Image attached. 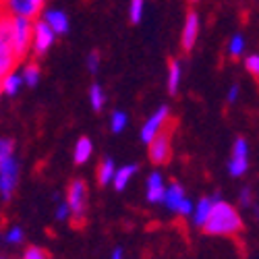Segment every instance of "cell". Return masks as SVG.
<instances>
[{
	"label": "cell",
	"mask_w": 259,
	"mask_h": 259,
	"mask_svg": "<svg viewBox=\"0 0 259 259\" xmlns=\"http://www.w3.org/2000/svg\"><path fill=\"white\" fill-rule=\"evenodd\" d=\"M213 205L209 211V218L203 230L211 236H234L243 230V218L239 209L230 205L228 201L220 199V195H213Z\"/></svg>",
	"instance_id": "cell-1"
},
{
	"label": "cell",
	"mask_w": 259,
	"mask_h": 259,
	"mask_svg": "<svg viewBox=\"0 0 259 259\" xmlns=\"http://www.w3.org/2000/svg\"><path fill=\"white\" fill-rule=\"evenodd\" d=\"M21 177V166L15 156V143L13 139L5 137L0 139V197L9 201L13 193L17 191Z\"/></svg>",
	"instance_id": "cell-2"
},
{
	"label": "cell",
	"mask_w": 259,
	"mask_h": 259,
	"mask_svg": "<svg viewBox=\"0 0 259 259\" xmlns=\"http://www.w3.org/2000/svg\"><path fill=\"white\" fill-rule=\"evenodd\" d=\"M31 31H33V21L11 17L9 46H11L13 54L17 56V60H21L31 52Z\"/></svg>",
	"instance_id": "cell-3"
},
{
	"label": "cell",
	"mask_w": 259,
	"mask_h": 259,
	"mask_svg": "<svg viewBox=\"0 0 259 259\" xmlns=\"http://www.w3.org/2000/svg\"><path fill=\"white\" fill-rule=\"evenodd\" d=\"M67 205L71 211V218L75 220V224H83L85 213H88V185L81 179H75L69 185L67 191Z\"/></svg>",
	"instance_id": "cell-4"
},
{
	"label": "cell",
	"mask_w": 259,
	"mask_h": 259,
	"mask_svg": "<svg viewBox=\"0 0 259 259\" xmlns=\"http://www.w3.org/2000/svg\"><path fill=\"white\" fill-rule=\"evenodd\" d=\"M44 3L46 0H3L0 5H3V13L9 17L35 21L44 11Z\"/></svg>",
	"instance_id": "cell-5"
},
{
	"label": "cell",
	"mask_w": 259,
	"mask_h": 259,
	"mask_svg": "<svg viewBox=\"0 0 259 259\" xmlns=\"http://www.w3.org/2000/svg\"><path fill=\"white\" fill-rule=\"evenodd\" d=\"M168 120H170V110H168V106H160L158 110H156L154 114H149V118L143 122L141 133H139L141 141H143L145 145H147V143H152L160 133H164V128H166Z\"/></svg>",
	"instance_id": "cell-6"
},
{
	"label": "cell",
	"mask_w": 259,
	"mask_h": 259,
	"mask_svg": "<svg viewBox=\"0 0 259 259\" xmlns=\"http://www.w3.org/2000/svg\"><path fill=\"white\" fill-rule=\"evenodd\" d=\"M54 31L44 23L41 19L33 21V31H31V50L35 56H44L54 46Z\"/></svg>",
	"instance_id": "cell-7"
},
{
	"label": "cell",
	"mask_w": 259,
	"mask_h": 259,
	"mask_svg": "<svg viewBox=\"0 0 259 259\" xmlns=\"http://www.w3.org/2000/svg\"><path fill=\"white\" fill-rule=\"evenodd\" d=\"M149 162L152 164H166L170 160V137L168 133H160L152 143H147Z\"/></svg>",
	"instance_id": "cell-8"
},
{
	"label": "cell",
	"mask_w": 259,
	"mask_h": 259,
	"mask_svg": "<svg viewBox=\"0 0 259 259\" xmlns=\"http://www.w3.org/2000/svg\"><path fill=\"white\" fill-rule=\"evenodd\" d=\"M199 37V15L197 13H189L185 19V25H183V33H181V44L185 50H191L195 46V41Z\"/></svg>",
	"instance_id": "cell-9"
},
{
	"label": "cell",
	"mask_w": 259,
	"mask_h": 259,
	"mask_svg": "<svg viewBox=\"0 0 259 259\" xmlns=\"http://www.w3.org/2000/svg\"><path fill=\"white\" fill-rule=\"evenodd\" d=\"M44 23L54 31V35H64L69 33L71 29V23H69V15L64 11H58V9H50L44 13Z\"/></svg>",
	"instance_id": "cell-10"
},
{
	"label": "cell",
	"mask_w": 259,
	"mask_h": 259,
	"mask_svg": "<svg viewBox=\"0 0 259 259\" xmlns=\"http://www.w3.org/2000/svg\"><path fill=\"white\" fill-rule=\"evenodd\" d=\"M185 199H187V195H185L183 185H179V183H170V185H166V189H164V197H162V203H164L166 209L179 213V207H181V203H183Z\"/></svg>",
	"instance_id": "cell-11"
},
{
	"label": "cell",
	"mask_w": 259,
	"mask_h": 259,
	"mask_svg": "<svg viewBox=\"0 0 259 259\" xmlns=\"http://www.w3.org/2000/svg\"><path fill=\"white\" fill-rule=\"evenodd\" d=\"M145 197L149 203H162V197H164V189H166V183H164V177L160 172H152L145 181Z\"/></svg>",
	"instance_id": "cell-12"
},
{
	"label": "cell",
	"mask_w": 259,
	"mask_h": 259,
	"mask_svg": "<svg viewBox=\"0 0 259 259\" xmlns=\"http://www.w3.org/2000/svg\"><path fill=\"white\" fill-rule=\"evenodd\" d=\"M211 205H213V199L211 197H201L195 205H193V211H191V220H193V226L197 228H203L207 218H209V211H211Z\"/></svg>",
	"instance_id": "cell-13"
},
{
	"label": "cell",
	"mask_w": 259,
	"mask_h": 259,
	"mask_svg": "<svg viewBox=\"0 0 259 259\" xmlns=\"http://www.w3.org/2000/svg\"><path fill=\"white\" fill-rule=\"evenodd\" d=\"M139 170V166L137 164H124V166H118L116 168V172H114V179H112V187L116 189V191H124L126 189V185L131 183V179L135 177V172Z\"/></svg>",
	"instance_id": "cell-14"
},
{
	"label": "cell",
	"mask_w": 259,
	"mask_h": 259,
	"mask_svg": "<svg viewBox=\"0 0 259 259\" xmlns=\"http://www.w3.org/2000/svg\"><path fill=\"white\" fill-rule=\"evenodd\" d=\"M17 62H19V60H17V56L13 54L11 46L5 44V41H0V77L13 73L15 67H17Z\"/></svg>",
	"instance_id": "cell-15"
},
{
	"label": "cell",
	"mask_w": 259,
	"mask_h": 259,
	"mask_svg": "<svg viewBox=\"0 0 259 259\" xmlns=\"http://www.w3.org/2000/svg\"><path fill=\"white\" fill-rule=\"evenodd\" d=\"M23 88V81H21V75L17 71L5 75V77H0V94H5V96H17L19 90Z\"/></svg>",
	"instance_id": "cell-16"
},
{
	"label": "cell",
	"mask_w": 259,
	"mask_h": 259,
	"mask_svg": "<svg viewBox=\"0 0 259 259\" xmlns=\"http://www.w3.org/2000/svg\"><path fill=\"white\" fill-rule=\"evenodd\" d=\"M183 81V64L179 60H170L168 64V75H166V85L170 94H177Z\"/></svg>",
	"instance_id": "cell-17"
},
{
	"label": "cell",
	"mask_w": 259,
	"mask_h": 259,
	"mask_svg": "<svg viewBox=\"0 0 259 259\" xmlns=\"http://www.w3.org/2000/svg\"><path fill=\"white\" fill-rule=\"evenodd\" d=\"M92 154H94V143H92V139H90V137L77 139L75 149H73V160H75V164H85V162L92 158Z\"/></svg>",
	"instance_id": "cell-18"
},
{
	"label": "cell",
	"mask_w": 259,
	"mask_h": 259,
	"mask_svg": "<svg viewBox=\"0 0 259 259\" xmlns=\"http://www.w3.org/2000/svg\"><path fill=\"white\" fill-rule=\"evenodd\" d=\"M114 172H116V164L112 158H106L100 162L98 166V183L100 185H110L114 179Z\"/></svg>",
	"instance_id": "cell-19"
},
{
	"label": "cell",
	"mask_w": 259,
	"mask_h": 259,
	"mask_svg": "<svg viewBox=\"0 0 259 259\" xmlns=\"http://www.w3.org/2000/svg\"><path fill=\"white\" fill-rule=\"evenodd\" d=\"M21 81H23V85H27V88H35V85L39 83V67L37 62H27L23 69H21Z\"/></svg>",
	"instance_id": "cell-20"
},
{
	"label": "cell",
	"mask_w": 259,
	"mask_h": 259,
	"mask_svg": "<svg viewBox=\"0 0 259 259\" xmlns=\"http://www.w3.org/2000/svg\"><path fill=\"white\" fill-rule=\"evenodd\" d=\"M90 104H92V108H94L96 112H100L102 108L106 106V94H104L100 83H94L92 88H90Z\"/></svg>",
	"instance_id": "cell-21"
},
{
	"label": "cell",
	"mask_w": 259,
	"mask_h": 259,
	"mask_svg": "<svg viewBox=\"0 0 259 259\" xmlns=\"http://www.w3.org/2000/svg\"><path fill=\"white\" fill-rule=\"evenodd\" d=\"M247 170H249V158H230V162H228V172H230V177L239 179V177L245 175Z\"/></svg>",
	"instance_id": "cell-22"
},
{
	"label": "cell",
	"mask_w": 259,
	"mask_h": 259,
	"mask_svg": "<svg viewBox=\"0 0 259 259\" xmlns=\"http://www.w3.org/2000/svg\"><path fill=\"white\" fill-rule=\"evenodd\" d=\"M126 124H128V116H126V112H122V110H114L112 114H110V131L112 133H122L124 128H126Z\"/></svg>",
	"instance_id": "cell-23"
},
{
	"label": "cell",
	"mask_w": 259,
	"mask_h": 259,
	"mask_svg": "<svg viewBox=\"0 0 259 259\" xmlns=\"http://www.w3.org/2000/svg\"><path fill=\"white\" fill-rule=\"evenodd\" d=\"M245 48H247V44H245V37H243L241 33L232 35V39L228 41V54H230L232 58L243 56V54H245Z\"/></svg>",
	"instance_id": "cell-24"
},
{
	"label": "cell",
	"mask_w": 259,
	"mask_h": 259,
	"mask_svg": "<svg viewBox=\"0 0 259 259\" xmlns=\"http://www.w3.org/2000/svg\"><path fill=\"white\" fill-rule=\"evenodd\" d=\"M145 11V0H128V19L131 23H141Z\"/></svg>",
	"instance_id": "cell-25"
},
{
	"label": "cell",
	"mask_w": 259,
	"mask_h": 259,
	"mask_svg": "<svg viewBox=\"0 0 259 259\" xmlns=\"http://www.w3.org/2000/svg\"><path fill=\"white\" fill-rule=\"evenodd\" d=\"M232 158H249V143L245 137H239L232 143Z\"/></svg>",
	"instance_id": "cell-26"
},
{
	"label": "cell",
	"mask_w": 259,
	"mask_h": 259,
	"mask_svg": "<svg viewBox=\"0 0 259 259\" xmlns=\"http://www.w3.org/2000/svg\"><path fill=\"white\" fill-rule=\"evenodd\" d=\"M23 239H25V232H23V228H21V226H11L7 230V234H5V241L9 245H19Z\"/></svg>",
	"instance_id": "cell-27"
},
{
	"label": "cell",
	"mask_w": 259,
	"mask_h": 259,
	"mask_svg": "<svg viewBox=\"0 0 259 259\" xmlns=\"http://www.w3.org/2000/svg\"><path fill=\"white\" fill-rule=\"evenodd\" d=\"M23 259H48V253H46L44 249H41V247L31 245V247H27V249H25Z\"/></svg>",
	"instance_id": "cell-28"
},
{
	"label": "cell",
	"mask_w": 259,
	"mask_h": 259,
	"mask_svg": "<svg viewBox=\"0 0 259 259\" xmlns=\"http://www.w3.org/2000/svg\"><path fill=\"white\" fill-rule=\"evenodd\" d=\"M54 218H56L58 222H64V220L71 218V211H69L67 201H58V205H56V209H54Z\"/></svg>",
	"instance_id": "cell-29"
},
{
	"label": "cell",
	"mask_w": 259,
	"mask_h": 259,
	"mask_svg": "<svg viewBox=\"0 0 259 259\" xmlns=\"http://www.w3.org/2000/svg\"><path fill=\"white\" fill-rule=\"evenodd\" d=\"M245 69L251 73V75H259V56L257 54H249L247 58H245Z\"/></svg>",
	"instance_id": "cell-30"
},
{
	"label": "cell",
	"mask_w": 259,
	"mask_h": 259,
	"mask_svg": "<svg viewBox=\"0 0 259 259\" xmlns=\"http://www.w3.org/2000/svg\"><path fill=\"white\" fill-rule=\"evenodd\" d=\"M88 71L90 73H98L100 71V52H90L88 56Z\"/></svg>",
	"instance_id": "cell-31"
},
{
	"label": "cell",
	"mask_w": 259,
	"mask_h": 259,
	"mask_svg": "<svg viewBox=\"0 0 259 259\" xmlns=\"http://www.w3.org/2000/svg\"><path fill=\"white\" fill-rule=\"evenodd\" d=\"M251 201H253V197H251V189H249V187L241 189V193H239V205L249 207V205H251Z\"/></svg>",
	"instance_id": "cell-32"
},
{
	"label": "cell",
	"mask_w": 259,
	"mask_h": 259,
	"mask_svg": "<svg viewBox=\"0 0 259 259\" xmlns=\"http://www.w3.org/2000/svg\"><path fill=\"white\" fill-rule=\"evenodd\" d=\"M193 205H195V203H193L189 197L181 203V207H179V215H191V211H193Z\"/></svg>",
	"instance_id": "cell-33"
},
{
	"label": "cell",
	"mask_w": 259,
	"mask_h": 259,
	"mask_svg": "<svg viewBox=\"0 0 259 259\" xmlns=\"http://www.w3.org/2000/svg\"><path fill=\"white\" fill-rule=\"evenodd\" d=\"M226 100H228V104H234L236 100H239V85H232V88L228 90Z\"/></svg>",
	"instance_id": "cell-34"
},
{
	"label": "cell",
	"mask_w": 259,
	"mask_h": 259,
	"mask_svg": "<svg viewBox=\"0 0 259 259\" xmlns=\"http://www.w3.org/2000/svg\"><path fill=\"white\" fill-rule=\"evenodd\" d=\"M110 259H124V251H122L120 247H116V249L112 251V255H110Z\"/></svg>",
	"instance_id": "cell-35"
},
{
	"label": "cell",
	"mask_w": 259,
	"mask_h": 259,
	"mask_svg": "<svg viewBox=\"0 0 259 259\" xmlns=\"http://www.w3.org/2000/svg\"><path fill=\"white\" fill-rule=\"evenodd\" d=\"M3 15H5V13H3V5H0V17H3Z\"/></svg>",
	"instance_id": "cell-36"
},
{
	"label": "cell",
	"mask_w": 259,
	"mask_h": 259,
	"mask_svg": "<svg viewBox=\"0 0 259 259\" xmlns=\"http://www.w3.org/2000/svg\"><path fill=\"white\" fill-rule=\"evenodd\" d=\"M191 3H199V0H191Z\"/></svg>",
	"instance_id": "cell-37"
},
{
	"label": "cell",
	"mask_w": 259,
	"mask_h": 259,
	"mask_svg": "<svg viewBox=\"0 0 259 259\" xmlns=\"http://www.w3.org/2000/svg\"><path fill=\"white\" fill-rule=\"evenodd\" d=\"M0 259H5V257H0Z\"/></svg>",
	"instance_id": "cell-38"
},
{
	"label": "cell",
	"mask_w": 259,
	"mask_h": 259,
	"mask_svg": "<svg viewBox=\"0 0 259 259\" xmlns=\"http://www.w3.org/2000/svg\"><path fill=\"white\" fill-rule=\"evenodd\" d=\"M0 3H3V0H0Z\"/></svg>",
	"instance_id": "cell-39"
}]
</instances>
